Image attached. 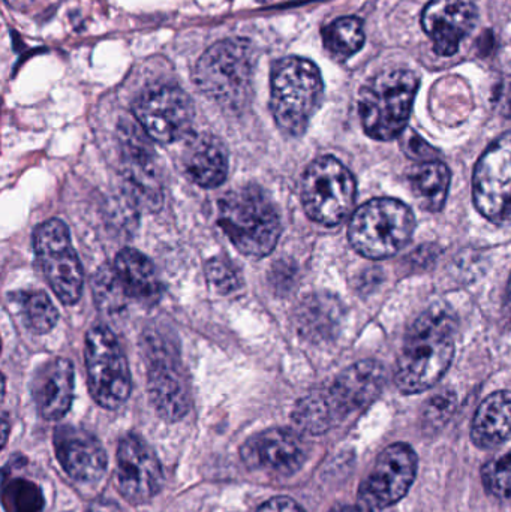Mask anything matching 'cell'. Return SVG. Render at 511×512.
I'll return each instance as SVG.
<instances>
[{"mask_svg":"<svg viewBox=\"0 0 511 512\" xmlns=\"http://www.w3.org/2000/svg\"><path fill=\"white\" fill-rule=\"evenodd\" d=\"M330 512H362L359 508L351 507V505H338V507L333 508Z\"/></svg>","mask_w":511,"mask_h":512,"instance_id":"38","label":"cell"},{"mask_svg":"<svg viewBox=\"0 0 511 512\" xmlns=\"http://www.w3.org/2000/svg\"><path fill=\"white\" fill-rule=\"evenodd\" d=\"M257 512H305L297 502L290 498H273L261 505Z\"/></svg>","mask_w":511,"mask_h":512,"instance_id":"34","label":"cell"},{"mask_svg":"<svg viewBox=\"0 0 511 512\" xmlns=\"http://www.w3.org/2000/svg\"><path fill=\"white\" fill-rule=\"evenodd\" d=\"M147 388L159 417L179 421L191 409V387L179 355L158 333L146 337Z\"/></svg>","mask_w":511,"mask_h":512,"instance_id":"10","label":"cell"},{"mask_svg":"<svg viewBox=\"0 0 511 512\" xmlns=\"http://www.w3.org/2000/svg\"><path fill=\"white\" fill-rule=\"evenodd\" d=\"M473 200L489 221L511 224V132L497 138L480 156L474 170Z\"/></svg>","mask_w":511,"mask_h":512,"instance_id":"12","label":"cell"},{"mask_svg":"<svg viewBox=\"0 0 511 512\" xmlns=\"http://www.w3.org/2000/svg\"><path fill=\"white\" fill-rule=\"evenodd\" d=\"M511 436V393L497 391L483 400L471 427L476 447L492 450Z\"/></svg>","mask_w":511,"mask_h":512,"instance_id":"21","label":"cell"},{"mask_svg":"<svg viewBox=\"0 0 511 512\" xmlns=\"http://www.w3.org/2000/svg\"><path fill=\"white\" fill-rule=\"evenodd\" d=\"M117 486L129 504L152 501L164 484L161 462L155 451L137 435L120 441L117 450Z\"/></svg>","mask_w":511,"mask_h":512,"instance_id":"14","label":"cell"},{"mask_svg":"<svg viewBox=\"0 0 511 512\" xmlns=\"http://www.w3.org/2000/svg\"><path fill=\"white\" fill-rule=\"evenodd\" d=\"M114 271L129 298L156 301L161 294V282L155 265L135 249H123L116 256Z\"/></svg>","mask_w":511,"mask_h":512,"instance_id":"22","label":"cell"},{"mask_svg":"<svg viewBox=\"0 0 511 512\" xmlns=\"http://www.w3.org/2000/svg\"><path fill=\"white\" fill-rule=\"evenodd\" d=\"M320 69L311 60L291 56L273 66L270 111L276 125L290 137H300L323 99Z\"/></svg>","mask_w":511,"mask_h":512,"instance_id":"3","label":"cell"},{"mask_svg":"<svg viewBox=\"0 0 511 512\" xmlns=\"http://www.w3.org/2000/svg\"><path fill=\"white\" fill-rule=\"evenodd\" d=\"M501 111L507 119L511 120V84L503 93V98H501Z\"/></svg>","mask_w":511,"mask_h":512,"instance_id":"36","label":"cell"},{"mask_svg":"<svg viewBox=\"0 0 511 512\" xmlns=\"http://www.w3.org/2000/svg\"><path fill=\"white\" fill-rule=\"evenodd\" d=\"M132 113L146 134L161 144L182 140L194 122V104L188 93L171 84H159L144 90L135 99Z\"/></svg>","mask_w":511,"mask_h":512,"instance_id":"11","label":"cell"},{"mask_svg":"<svg viewBox=\"0 0 511 512\" xmlns=\"http://www.w3.org/2000/svg\"><path fill=\"white\" fill-rule=\"evenodd\" d=\"M353 174L333 156L315 159L302 180V201L306 215L324 227L341 224L356 203Z\"/></svg>","mask_w":511,"mask_h":512,"instance_id":"7","label":"cell"},{"mask_svg":"<svg viewBox=\"0 0 511 512\" xmlns=\"http://www.w3.org/2000/svg\"><path fill=\"white\" fill-rule=\"evenodd\" d=\"M33 399L45 420H60L71 408L74 397V366L66 358H53L36 372Z\"/></svg>","mask_w":511,"mask_h":512,"instance_id":"19","label":"cell"},{"mask_svg":"<svg viewBox=\"0 0 511 512\" xmlns=\"http://www.w3.org/2000/svg\"><path fill=\"white\" fill-rule=\"evenodd\" d=\"M260 2H267V0H260Z\"/></svg>","mask_w":511,"mask_h":512,"instance_id":"41","label":"cell"},{"mask_svg":"<svg viewBox=\"0 0 511 512\" xmlns=\"http://www.w3.org/2000/svg\"><path fill=\"white\" fill-rule=\"evenodd\" d=\"M57 459L78 483L92 484L104 477L107 456L98 439L78 427L62 426L54 433Z\"/></svg>","mask_w":511,"mask_h":512,"instance_id":"17","label":"cell"},{"mask_svg":"<svg viewBox=\"0 0 511 512\" xmlns=\"http://www.w3.org/2000/svg\"><path fill=\"white\" fill-rule=\"evenodd\" d=\"M341 319V303L329 294L309 295L296 310L297 330L314 342L335 336Z\"/></svg>","mask_w":511,"mask_h":512,"instance_id":"23","label":"cell"},{"mask_svg":"<svg viewBox=\"0 0 511 512\" xmlns=\"http://www.w3.org/2000/svg\"><path fill=\"white\" fill-rule=\"evenodd\" d=\"M24 324L32 333L45 334L59 321V313L45 292H26L21 297Z\"/></svg>","mask_w":511,"mask_h":512,"instance_id":"27","label":"cell"},{"mask_svg":"<svg viewBox=\"0 0 511 512\" xmlns=\"http://www.w3.org/2000/svg\"><path fill=\"white\" fill-rule=\"evenodd\" d=\"M506 306H507V309H510V312H511V276H510L509 288H507Z\"/></svg>","mask_w":511,"mask_h":512,"instance_id":"40","label":"cell"},{"mask_svg":"<svg viewBox=\"0 0 511 512\" xmlns=\"http://www.w3.org/2000/svg\"><path fill=\"white\" fill-rule=\"evenodd\" d=\"M386 382V372L377 361H360L345 369L329 388L341 417L365 408L377 399Z\"/></svg>","mask_w":511,"mask_h":512,"instance_id":"18","label":"cell"},{"mask_svg":"<svg viewBox=\"0 0 511 512\" xmlns=\"http://www.w3.org/2000/svg\"><path fill=\"white\" fill-rule=\"evenodd\" d=\"M218 224L240 254L263 258L281 237V216L260 186L234 189L219 201Z\"/></svg>","mask_w":511,"mask_h":512,"instance_id":"2","label":"cell"},{"mask_svg":"<svg viewBox=\"0 0 511 512\" xmlns=\"http://www.w3.org/2000/svg\"><path fill=\"white\" fill-rule=\"evenodd\" d=\"M341 418L329 390L317 391L303 397L293 412V421L297 429L314 436L323 435Z\"/></svg>","mask_w":511,"mask_h":512,"instance_id":"25","label":"cell"},{"mask_svg":"<svg viewBox=\"0 0 511 512\" xmlns=\"http://www.w3.org/2000/svg\"><path fill=\"white\" fill-rule=\"evenodd\" d=\"M417 456L410 445L393 444L375 462L369 477L360 486L359 499L369 510H384L401 501L413 486Z\"/></svg>","mask_w":511,"mask_h":512,"instance_id":"13","label":"cell"},{"mask_svg":"<svg viewBox=\"0 0 511 512\" xmlns=\"http://www.w3.org/2000/svg\"><path fill=\"white\" fill-rule=\"evenodd\" d=\"M183 167L195 185L218 188L228 176V152L212 135H198L189 141L183 155Z\"/></svg>","mask_w":511,"mask_h":512,"instance_id":"20","label":"cell"},{"mask_svg":"<svg viewBox=\"0 0 511 512\" xmlns=\"http://www.w3.org/2000/svg\"><path fill=\"white\" fill-rule=\"evenodd\" d=\"M450 174L446 164L425 161L408 168L407 180L420 206L429 212H440L446 204L450 189Z\"/></svg>","mask_w":511,"mask_h":512,"instance_id":"24","label":"cell"},{"mask_svg":"<svg viewBox=\"0 0 511 512\" xmlns=\"http://www.w3.org/2000/svg\"><path fill=\"white\" fill-rule=\"evenodd\" d=\"M365 30L357 17H342L323 29L324 47L338 57L348 59L365 44Z\"/></svg>","mask_w":511,"mask_h":512,"instance_id":"26","label":"cell"},{"mask_svg":"<svg viewBox=\"0 0 511 512\" xmlns=\"http://www.w3.org/2000/svg\"><path fill=\"white\" fill-rule=\"evenodd\" d=\"M33 248L39 267L65 306H74L83 292V268L71 242L65 222L50 219L33 234Z\"/></svg>","mask_w":511,"mask_h":512,"instance_id":"9","label":"cell"},{"mask_svg":"<svg viewBox=\"0 0 511 512\" xmlns=\"http://www.w3.org/2000/svg\"><path fill=\"white\" fill-rule=\"evenodd\" d=\"M243 463L276 477L296 474L306 460V448L293 430L270 429L252 436L240 450Z\"/></svg>","mask_w":511,"mask_h":512,"instance_id":"15","label":"cell"},{"mask_svg":"<svg viewBox=\"0 0 511 512\" xmlns=\"http://www.w3.org/2000/svg\"><path fill=\"white\" fill-rule=\"evenodd\" d=\"M87 512H122L119 505L113 501H107V499H98L90 505Z\"/></svg>","mask_w":511,"mask_h":512,"instance_id":"35","label":"cell"},{"mask_svg":"<svg viewBox=\"0 0 511 512\" xmlns=\"http://www.w3.org/2000/svg\"><path fill=\"white\" fill-rule=\"evenodd\" d=\"M2 429H3L2 442H3V445H5L6 444V436H8V418H6V415H3Z\"/></svg>","mask_w":511,"mask_h":512,"instance_id":"39","label":"cell"},{"mask_svg":"<svg viewBox=\"0 0 511 512\" xmlns=\"http://www.w3.org/2000/svg\"><path fill=\"white\" fill-rule=\"evenodd\" d=\"M254 63V47L248 39H224L204 51L192 80L213 101L237 108L248 99Z\"/></svg>","mask_w":511,"mask_h":512,"instance_id":"5","label":"cell"},{"mask_svg":"<svg viewBox=\"0 0 511 512\" xmlns=\"http://www.w3.org/2000/svg\"><path fill=\"white\" fill-rule=\"evenodd\" d=\"M483 483L492 495L511 501V451L485 465Z\"/></svg>","mask_w":511,"mask_h":512,"instance_id":"31","label":"cell"},{"mask_svg":"<svg viewBox=\"0 0 511 512\" xmlns=\"http://www.w3.org/2000/svg\"><path fill=\"white\" fill-rule=\"evenodd\" d=\"M206 277L219 294H233L242 286V274L225 256H213L206 262Z\"/></svg>","mask_w":511,"mask_h":512,"instance_id":"29","label":"cell"},{"mask_svg":"<svg viewBox=\"0 0 511 512\" xmlns=\"http://www.w3.org/2000/svg\"><path fill=\"white\" fill-rule=\"evenodd\" d=\"M404 140V150L410 158L420 159V161H437V150L429 146L425 140L416 132L408 131L405 129L404 134L401 135Z\"/></svg>","mask_w":511,"mask_h":512,"instance_id":"33","label":"cell"},{"mask_svg":"<svg viewBox=\"0 0 511 512\" xmlns=\"http://www.w3.org/2000/svg\"><path fill=\"white\" fill-rule=\"evenodd\" d=\"M95 298L99 306L110 312H117L125 306L129 297L114 268H104L95 277Z\"/></svg>","mask_w":511,"mask_h":512,"instance_id":"30","label":"cell"},{"mask_svg":"<svg viewBox=\"0 0 511 512\" xmlns=\"http://www.w3.org/2000/svg\"><path fill=\"white\" fill-rule=\"evenodd\" d=\"M420 80L408 69L386 71L372 78L359 98L363 129L378 141L401 137L407 129Z\"/></svg>","mask_w":511,"mask_h":512,"instance_id":"4","label":"cell"},{"mask_svg":"<svg viewBox=\"0 0 511 512\" xmlns=\"http://www.w3.org/2000/svg\"><path fill=\"white\" fill-rule=\"evenodd\" d=\"M456 318L447 307L434 306L414 321L396 364L395 382L404 394L434 387L455 355Z\"/></svg>","mask_w":511,"mask_h":512,"instance_id":"1","label":"cell"},{"mask_svg":"<svg viewBox=\"0 0 511 512\" xmlns=\"http://www.w3.org/2000/svg\"><path fill=\"white\" fill-rule=\"evenodd\" d=\"M6 3H8L11 8L24 12L26 9H29L33 3H35V0H6Z\"/></svg>","mask_w":511,"mask_h":512,"instance_id":"37","label":"cell"},{"mask_svg":"<svg viewBox=\"0 0 511 512\" xmlns=\"http://www.w3.org/2000/svg\"><path fill=\"white\" fill-rule=\"evenodd\" d=\"M416 228L410 207L392 198L368 201L356 210L348 227L354 251L369 259H386L408 245Z\"/></svg>","mask_w":511,"mask_h":512,"instance_id":"6","label":"cell"},{"mask_svg":"<svg viewBox=\"0 0 511 512\" xmlns=\"http://www.w3.org/2000/svg\"><path fill=\"white\" fill-rule=\"evenodd\" d=\"M458 399L453 391H441L432 397L423 409V426L428 430H438L453 417Z\"/></svg>","mask_w":511,"mask_h":512,"instance_id":"32","label":"cell"},{"mask_svg":"<svg viewBox=\"0 0 511 512\" xmlns=\"http://www.w3.org/2000/svg\"><path fill=\"white\" fill-rule=\"evenodd\" d=\"M84 361L93 400L110 411L125 405L131 394V370L110 328L93 325L87 331Z\"/></svg>","mask_w":511,"mask_h":512,"instance_id":"8","label":"cell"},{"mask_svg":"<svg viewBox=\"0 0 511 512\" xmlns=\"http://www.w3.org/2000/svg\"><path fill=\"white\" fill-rule=\"evenodd\" d=\"M476 23L473 0H431L422 15L423 30L434 42L435 53L443 57L458 53L459 45Z\"/></svg>","mask_w":511,"mask_h":512,"instance_id":"16","label":"cell"},{"mask_svg":"<svg viewBox=\"0 0 511 512\" xmlns=\"http://www.w3.org/2000/svg\"><path fill=\"white\" fill-rule=\"evenodd\" d=\"M3 502L8 512H39L44 499L41 490L29 481H11L3 490Z\"/></svg>","mask_w":511,"mask_h":512,"instance_id":"28","label":"cell"}]
</instances>
